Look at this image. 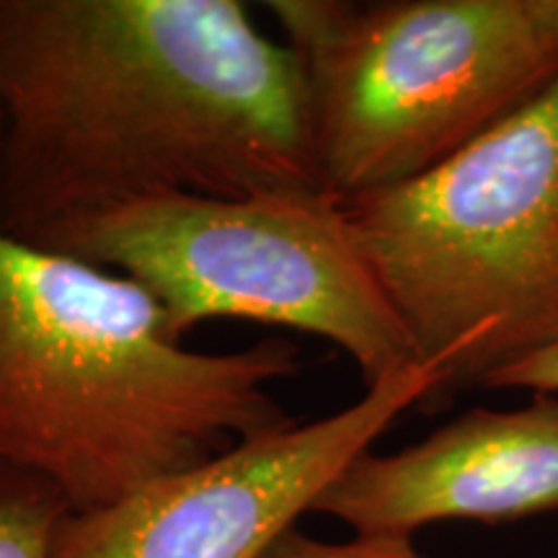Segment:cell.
<instances>
[{"label": "cell", "instance_id": "cell-4", "mask_svg": "<svg viewBox=\"0 0 558 558\" xmlns=\"http://www.w3.org/2000/svg\"><path fill=\"white\" fill-rule=\"evenodd\" d=\"M339 202L445 399L558 341V78L432 171Z\"/></svg>", "mask_w": 558, "mask_h": 558}, {"label": "cell", "instance_id": "cell-10", "mask_svg": "<svg viewBox=\"0 0 558 558\" xmlns=\"http://www.w3.org/2000/svg\"><path fill=\"white\" fill-rule=\"evenodd\" d=\"M481 388H527L535 393L558 396V341L497 369Z\"/></svg>", "mask_w": 558, "mask_h": 558}, {"label": "cell", "instance_id": "cell-9", "mask_svg": "<svg viewBox=\"0 0 558 558\" xmlns=\"http://www.w3.org/2000/svg\"><path fill=\"white\" fill-rule=\"evenodd\" d=\"M262 558H429L414 546L411 535H354L347 543L316 541L298 527L264 550Z\"/></svg>", "mask_w": 558, "mask_h": 558}, {"label": "cell", "instance_id": "cell-1", "mask_svg": "<svg viewBox=\"0 0 558 558\" xmlns=\"http://www.w3.org/2000/svg\"><path fill=\"white\" fill-rule=\"evenodd\" d=\"M326 192L290 45L239 0H0V233L135 202Z\"/></svg>", "mask_w": 558, "mask_h": 558}, {"label": "cell", "instance_id": "cell-8", "mask_svg": "<svg viewBox=\"0 0 558 558\" xmlns=\"http://www.w3.org/2000/svg\"><path fill=\"white\" fill-rule=\"evenodd\" d=\"M68 512L47 481L0 465V558H50L52 535Z\"/></svg>", "mask_w": 558, "mask_h": 558}, {"label": "cell", "instance_id": "cell-3", "mask_svg": "<svg viewBox=\"0 0 558 558\" xmlns=\"http://www.w3.org/2000/svg\"><path fill=\"white\" fill-rule=\"evenodd\" d=\"M337 199L445 163L558 78V0H271Z\"/></svg>", "mask_w": 558, "mask_h": 558}, {"label": "cell", "instance_id": "cell-6", "mask_svg": "<svg viewBox=\"0 0 558 558\" xmlns=\"http://www.w3.org/2000/svg\"><path fill=\"white\" fill-rule=\"evenodd\" d=\"M442 396V367L416 362L337 414L243 439L109 507L68 512L50 558H262L396 418Z\"/></svg>", "mask_w": 558, "mask_h": 558}, {"label": "cell", "instance_id": "cell-5", "mask_svg": "<svg viewBox=\"0 0 558 558\" xmlns=\"http://www.w3.org/2000/svg\"><path fill=\"white\" fill-rule=\"evenodd\" d=\"M37 248L137 282L181 337L215 318L313 333L347 352L367 388L416 365L401 318L329 192L169 194L75 222Z\"/></svg>", "mask_w": 558, "mask_h": 558}, {"label": "cell", "instance_id": "cell-2", "mask_svg": "<svg viewBox=\"0 0 558 558\" xmlns=\"http://www.w3.org/2000/svg\"><path fill=\"white\" fill-rule=\"evenodd\" d=\"M298 373L282 339L194 352L137 282L0 233V465L73 514L295 424L271 386Z\"/></svg>", "mask_w": 558, "mask_h": 558}, {"label": "cell", "instance_id": "cell-7", "mask_svg": "<svg viewBox=\"0 0 558 558\" xmlns=\"http://www.w3.org/2000/svg\"><path fill=\"white\" fill-rule=\"evenodd\" d=\"M313 512L354 535H411L445 520L501 525L558 512V396L473 409L399 452H362Z\"/></svg>", "mask_w": 558, "mask_h": 558}]
</instances>
